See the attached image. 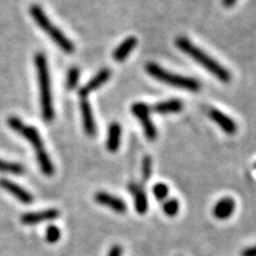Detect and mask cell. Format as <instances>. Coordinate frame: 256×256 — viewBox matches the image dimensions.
I'll list each match as a JSON object with an SVG mask.
<instances>
[{
  "label": "cell",
  "instance_id": "obj_6",
  "mask_svg": "<svg viewBox=\"0 0 256 256\" xmlns=\"http://www.w3.org/2000/svg\"><path fill=\"white\" fill-rule=\"evenodd\" d=\"M134 116L138 120L142 122V126L144 128V132H145V136L148 140H156V128L151 120V116H150V107L144 102H136V104H132V108H130Z\"/></svg>",
  "mask_w": 256,
  "mask_h": 256
},
{
  "label": "cell",
  "instance_id": "obj_2",
  "mask_svg": "<svg viewBox=\"0 0 256 256\" xmlns=\"http://www.w3.org/2000/svg\"><path fill=\"white\" fill-rule=\"evenodd\" d=\"M34 66H36L38 84H40L42 115H43L44 120L50 122L55 116V110H54L52 95H51L49 66H48V60L43 52H37L34 55Z\"/></svg>",
  "mask_w": 256,
  "mask_h": 256
},
{
  "label": "cell",
  "instance_id": "obj_9",
  "mask_svg": "<svg viewBox=\"0 0 256 256\" xmlns=\"http://www.w3.org/2000/svg\"><path fill=\"white\" fill-rule=\"evenodd\" d=\"M60 216L58 210L56 209H48L40 212H28L22 216V223L25 226H34V224L43 223L46 220H54Z\"/></svg>",
  "mask_w": 256,
  "mask_h": 256
},
{
  "label": "cell",
  "instance_id": "obj_10",
  "mask_svg": "<svg viewBox=\"0 0 256 256\" xmlns=\"http://www.w3.org/2000/svg\"><path fill=\"white\" fill-rule=\"evenodd\" d=\"M80 107H81V114H82V121H83V128H84V132L87 133L89 136H95L96 124H95L94 115H92L90 104H89L87 98H81Z\"/></svg>",
  "mask_w": 256,
  "mask_h": 256
},
{
  "label": "cell",
  "instance_id": "obj_27",
  "mask_svg": "<svg viewBox=\"0 0 256 256\" xmlns=\"http://www.w3.org/2000/svg\"><path fill=\"white\" fill-rule=\"evenodd\" d=\"M255 168H256V164H255Z\"/></svg>",
  "mask_w": 256,
  "mask_h": 256
},
{
  "label": "cell",
  "instance_id": "obj_16",
  "mask_svg": "<svg viewBox=\"0 0 256 256\" xmlns=\"http://www.w3.org/2000/svg\"><path fill=\"white\" fill-rule=\"evenodd\" d=\"M183 110V102L177 98H171V100H166L158 102L153 106V110L158 114H171L178 113Z\"/></svg>",
  "mask_w": 256,
  "mask_h": 256
},
{
  "label": "cell",
  "instance_id": "obj_18",
  "mask_svg": "<svg viewBox=\"0 0 256 256\" xmlns=\"http://www.w3.org/2000/svg\"><path fill=\"white\" fill-rule=\"evenodd\" d=\"M0 172H2V174L22 176L24 174L25 168L22 164H19V162H6V160L0 159Z\"/></svg>",
  "mask_w": 256,
  "mask_h": 256
},
{
  "label": "cell",
  "instance_id": "obj_19",
  "mask_svg": "<svg viewBox=\"0 0 256 256\" xmlns=\"http://www.w3.org/2000/svg\"><path fill=\"white\" fill-rule=\"evenodd\" d=\"M80 80V69L76 68V66H72L68 70V74H66V88L69 90H74L78 84Z\"/></svg>",
  "mask_w": 256,
  "mask_h": 256
},
{
  "label": "cell",
  "instance_id": "obj_17",
  "mask_svg": "<svg viewBox=\"0 0 256 256\" xmlns=\"http://www.w3.org/2000/svg\"><path fill=\"white\" fill-rule=\"evenodd\" d=\"M121 126L118 122H113L110 126L108 130V136H107V150L112 153L116 152L120 146V139H121Z\"/></svg>",
  "mask_w": 256,
  "mask_h": 256
},
{
  "label": "cell",
  "instance_id": "obj_24",
  "mask_svg": "<svg viewBox=\"0 0 256 256\" xmlns=\"http://www.w3.org/2000/svg\"><path fill=\"white\" fill-rule=\"evenodd\" d=\"M122 255V248L119 244H115L110 248V252H108L107 256H121Z\"/></svg>",
  "mask_w": 256,
  "mask_h": 256
},
{
  "label": "cell",
  "instance_id": "obj_26",
  "mask_svg": "<svg viewBox=\"0 0 256 256\" xmlns=\"http://www.w3.org/2000/svg\"><path fill=\"white\" fill-rule=\"evenodd\" d=\"M236 2H238V0H223V5L226 6V8H232Z\"/></svg>",
  "mask_w": 256,
  "mask_h": 256
},
{
  "label": "cell",
  "instance_id": "obj_13",
  "mask_svg": "<svg viewBox=\"0 0 256 256\" xmlns=\"http://www.w3.org/2000/svg\"><path fill=\"white\" fill-rule=\"evenodd\" d=\"M235 200L232 197H223L214 206V216L217 220H228L235 211Z\"/></svg>",
  "mask_w": 256,
  "mask_h": 256
},
{
  "label": "cell",
  "instance_id": "obj_4",
  "mask_svg": "<svg viewBox=\"0 0 256 256\" xmlns=\"http://www.w3.org/2000/svg\"><path fill=\"white\" fill-rule=\"evenodd\" d=\"M146 72L152 78H154L162 83H166V84L171 86V87L185 89V90L188 92H198L200 89V83L197 80L186 78V76L183 75H178V74L170 72L156 63H147Z\"/></svg>",
  "mask_w": 256,
  "mask_h": 256
},
{
  "label": "cell",
  "instance_id": "obj_21",
  "mask_svg": "<svg viewBox=\"0 0 256 256\" xmlns=\"http://www.w3.org/2000/svg\"><path fill=\"white\" fill-rule=\"evenodd\" d=\"M152 168H153L152 158L150 156H146L145 158L142 159V174L144 180H148V179L151 178Z\"/></svg>",
  "mask_w": 256,
  "mask_h": 256
},
{
  "label": "cell",
  "instance_id": "obj_23",
  "mask_svg": "<svg viewBox=\"0 0 256 256\" xmlns=\"http://www.w3.org/2000/svg\"><path fill=\"white\" fill-rule=\"evenodd\" d=\"M153 194H154V196L158 200H164L168 194V188L162 183L156 184L154 188H153Z\"/></svg>",
  "mask_w": 256,
  "mask_h": 256
},
{
  "label": "cell",
  "instance_id": "obj_1",
  "mask_svg": "<svg viewBox=\"0 0 256 256\" xmlns=\"http://www.w3.org/2000/svg\"><path fill=\"white\" fill-rule=\"evenodd\" d=\"M176 46L180 51H183L184 54H186L191 57L192 60H196L197 63H200V66H203V68H206L208 72L212 74L215 78H217L220 81L224 83H228L232 80V75H230L229 70H226L224 66L210 57L208 54L204 52L203 50H200V48L194 46L191 40H188L186 37H177L176 40Z\"/></svg>",
  "mask_w": 256,
  "mask_h": 256
},
{
  "label": "cell",
  "instance_id": "obj_7",
  "mask_svg": "<svg viewBox=\"0 0 256 256\" xmlns=\"http://www.w3.org/2000/svg\"><path fill=\"white\" fill-rule=\"evenodd\" d=\"M94 200L96 203L101 204V206L110 208V210L115 211L118 214H124L127 210V204L121 200V198L113 196V194H108V192L100 191L95 194Z\"/></svg>",
  "mask_w": 256,
  "mask_h": 256
},
{
  "label": "cell",
  "instance_id": "obj_14",
  "mask_svg": "<svg viewBox=\"0 0 256 256\" xmlns=\"http://www.w3.org/2000/svg\"><path fill=\"white\" fill-rule=\"evenodd\" d=\"M130 191L134 197V206H136V212L140 214V215L146 214L147 209H148V202H147V197L144 188L139 184L132 183L130 184Z\"/></svg>",
  "mask_w": 256,
  "mask_h": 256
},
{
  "label": "cell",
  "instance_id": "obj_12",
  "mask_svg": "<svg viewBox=\"0 0 256 256\" xmlns=\"http://www.w3.org/2000/svg\"><path fill=\"white\" fill-rule=\"evenodd\" d=\"M209 115L211 119L215 121V122L222 128L224 132L229 134V136H232V134L238 132V124H236V122L232 119V118L224 114L223 112L216 110V108H211L209 112Z\"/></svg>",
  "mask_w": 256,
  "mask_h": 256
},
{
  "label": "cell",
  "instance_id": "obj_3",
  "mask_svg": "<svg viewBox=\"0 0 256 256\" xmlns=\"http://www.w3.org/2000/svg\"><path fill=\"white\" fill-rule=\"evenodd\" d=\"M30 14L38 26L46 34H49V37L60 48V50H63L66 54H72L75 51V46H74L72 42L56 25L51 23L50 18L48 17L40 5H32L30 8Z\"/></svg>",
  "mask_w": 256,
  "mask_h": 256
},
{
  "label": "cell",
  "instance_id": "obj_25",
  "mask_svg": "<svg viewBox=\"0 0 256 256\" xmlns=\"http://www.w3.org/2000/svg\"><path fill=\"white\" fill-rule=\"evenodd\" d=\"M242 256H256V246L244 249V250L242 252Z\"/></svg>",
  "mask_w": 256,
  "mask_h": 256
},
{
  "label": "cell",
  "instance_id": "obj_15",
  "mask_svg": "<svg viewBox=\"0 0 256 256\" xmlns=\"http://www.w3.org/2000/svg\"><path fill=\"white\" fill-rule=\"evenodd\" d=\"M138 40L136 37L130 36L124 40L122 43L120 44L116 49L114 50L113 52V58L116 60V62H124V60L127 58L128 55L134 50V48L136 46Z\"/></svg>",
  "mask_w": 256,
  "mask_h": 256
},
{
  "label": "cell",
  "instance_id": "obj_8",
  "mask_svg": "<svg viewBox=\"0 0 256 256\" xmlns=\"http://www.w3.org/2000/svg\"><path fill=\"white\" fill-rule=\"evenodd\" d=\"M0 188H4V190L8 191V194H11L12 196L17 198V200L19 202H22V203L31 204L32 202H34V196H32L30 192L25 190L24 188H22L20 185L8 180V179H0Z\"/></svg>",
  "mask_w": 256,
  "mask_h": 256
},
{
  "label": "cell",
  "instance_id": "obj_22",
  "mask_svg": "<svg viewBox=\"0 0 256 256\" xmlns=\"http://www.w3.org/2000/svg\"><path fill=\"white\" fill-rule=\"evenodd\" d=\"M60 238V230L56 226H49L46 232V238L49 243H56Z\"/></svg>",
  "mask_w": 256,
  "mask_h": 256
},
{
  "label": "cell",
  "instance_id": "obj_20",
  "mask_svg": "<svg viewBox=\"0 0 256 256\" xmlns=\"http://www.w3.org/2000/svg\"><path fill=\"white\" fill-rule=\"evenodd\" d=\"M162 210H164V212L170 217L176 216L179 211V202L176 200V198H171V200L164 202V204H162Z\"/></svg>",
  "mask_w": 256,
  "mask_h": 256
},
{
  "label": "cell",
  "instance_id": "obj_11",
  "mask_svg": "<svg viewBox=\"0 0 256 256\" xmlns=\"http://www.w3.org/2000/svg\"><path fill=\"white\" fill-rule=\"evenodd\" d=\"M110 70L107 68L101 69L100 72L96 74L94 78L87 83V84L83 86V87L80 89L78 90L80 96H81V98H87L92 92L96 90V89L100 88L102 84H104V83L110 80Z\"/></svg>",
  "mask_w": 256,
  "mask_h": 256
},
{
  "label": "cell",
  "instance_id": "obj_5",
  "mask_svg": "<svg viewBox=\"0 0 256 256\" xmlns=\"http://www.w3.org/2000/svg\"><path fill=\"white\" fill-rule=\"evenodd\" d=\"M8 124L14 130V132L20 134L22 136H24L25 139L31 144L32 147L34 148V151H36V156L46 152L43 140H42L40 130H38L37 128H34V126H26L19 118L16 116L8 118Z\"/></svg>",
  "mask_w": 256,
  "mask_h": 256
}]
</instances>
